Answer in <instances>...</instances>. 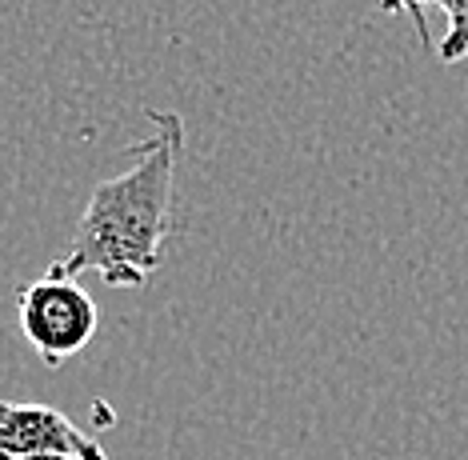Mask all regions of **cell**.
I'll use <instances>...</instances> for the list:
<instances>
[{"label":"cell","instance_id":"obj_4","mask_svg":"<svg viewBox=\"0 0 468 460\" xmlns=\"http://www.w3.org/2000/svg\"><path fill=\"white\" fill-rule=\"evenodd\" d=\"M380 13H409L420 45L441 64L468 57V0H377Z\"/></svg>","mask_w":468,"mask_h":460},{"label":"cell","instance_id":"obj_1","mask_svg":"<svg viewBox=\"0 0 468 460\" xmlns=\"http://www.w3.org/2000/svg\"><path fill=\"white\" fill-rule=\"evenodd\" d=\"M156 133L133 144V168L101 180L84 205L72 244L48 276L101 273L112 288H141L161 269L165 244L176 237V153L185 144V124L176 112H148Z\"/></svg>","mask_w":468,"mask_h":460},{"label":"cell","instance_id":"obj_2","mask_svg":"<svg viewBox=\"0 0 468 460\" xmlns=\"http://www.w3.org/2000/svg\"><path fill=\"white\" fill-rule=\"evenodd\" d=\"M20 333L48 369H60L69 357L89 348L97 337L101 313L89 293L69 276H40L28 288H20Z\"/></svg>","mask_w":468,"mask_h":460},{"label":"cell","instance_id":"obj_3","mask_svg":"<svg viewBox=\"0 0 468 460\" xmlns=\"http://www.w3.org/2000/svg\"><path fill=\"white\" fill-rule=\"evenodd\" d=\"M40 453L109 460V453L84 429H77L65 412L48 409V404L0 401V460H20V456H40Z\"/></svg>","mask_w":468,"mask_h":460},{"label":"cell","instance_id":"obj_5","mask_svg":"<svg viewBox=\"0 0 468 460\" xmlns=\"http://www.w3.org/2000/svg\"><path fill=\"white\" fill-rule=\"evenodd\" d=\"M20 460H77V456H60V453H40V456H20Z\"/></svg>","mask_w":468,"mask_h":460}]
</instances>
